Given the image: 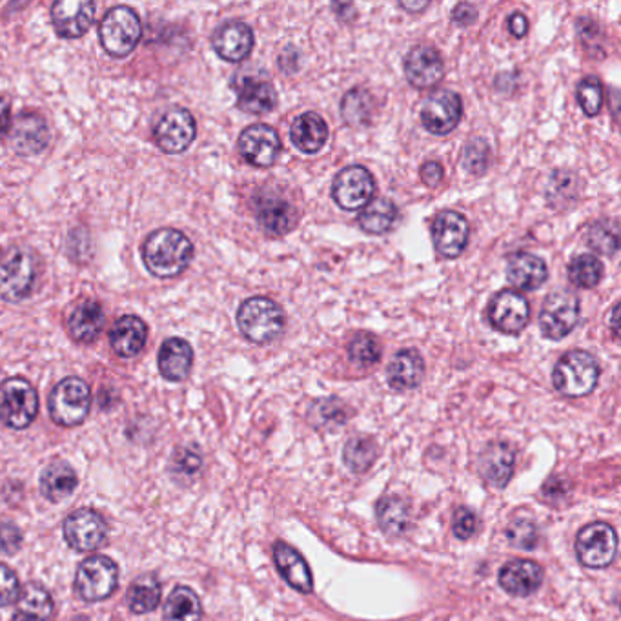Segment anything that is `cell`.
<instances>
[{"label": "cell", "mask_w": 621, "mask_h": 621, "mask_svg": "<svg viewBox=\"0 0 621 621\" xmlns=\"http://www.w3.org/2000/svg\"><path fill=\"white\" fill-rule=\"evenodd\" d=\"M194 257L192 241L179 230L163 228L153 232L144 241V265L150 274L161 279H172L183 274Z\"/></svg>", "instance_id": "1"}, {"label": "cell", "mask_w": 621, "mask_h": 621, "mask_svg": "<svg viewBox=\"0 0 621 621\" xmlns=\"http://www.w3.org/2000/svg\"><path fill=\"white\" fill-rule=\"evenodd\" d=\"M237 325L248 341L266 345L283 334L285 310L268 297H250L237 310Z\"/></svg>", "instance_id": "2"}, {"label": "cell", "mask_w": 621, "mask_h": 621, "mask_svg": "<svg viewBox=\"0 0 621 621\" xmlns=\"http://www.w3.org/2000/svg\"><path fill=\"white\" fill-rule=\"evenodd\" d=\"M598 379H600L598 361L585 350L567 352L552 372L554 387L567 398L589 396L598 385Z\"/></svg>", "instance_id": "3"}, {"label": "cell", "mask_w": 621, "mask_h": 621, "mask_svg": "<svg viewBox=\"0 0 621 621\" xmlns=\"http://www.w3.org/2000/svg\"><path fill=\"white\" fill-rule=\"evenodd\" d=\"M37 281V259L26 248H11L0 257V297L21 303L31 296Z\"/></svg>", "instance_id": "4"}, {"label": "cell", "mask_w": 621, "mask_h": 621, "mask_svg": "<svg viewBox=\"0 0 621 621\" xmlns=\"http://www.w3.org/2000/svg\"><path fill=\"white\" fill-rule=\"evenodd\" d=\"M143 24L139 15L128 6H115L104 15L99 26V37L104 50L123 59L130 55L141 41Z\"/></svg>", "instance_id": "5"}, {"label": "cell", "mask_w": 621, "mask_h": 621, "mask_svg": "<svg viewBox=\"0 0 621 621\" xmlns=\"http://www.w3.org/2000/svg\"><path fill=\"white\" fill-rule=\"evenodd\" d=\"M92 392L79 377H66L50 396V416L61 427H77L88 416Z\"/></svg>", "instance_id": "6"}, {"label": "cell", "mask_w": 621, "mask_h": 621, "mask_svg": "<svg viewBox=\"0 0 621 621\" xmlns=\"http://www.w3.org/2000/svg\"><path fill=\"white\" fill-rule=\"evenodd\" d=\"M39 412V396L22 377H10L0 385V419L15 430L30 427Z\"/></svg>", "instance_id": "7"}, {"label": "cell", "mask_w": 621, "mask_h": 621, "mask_svg": "<svg viewBox=\"0 0 621 621\" xmlns=\"http://www.w3.org/2000/svg\"><path fill=\"white\" fill-rule=\"evenodd\" d=\"M119 585V569L106 556H90L82 561L75 574V591L82 600L102 601L110 598Z\"/></svg>", "instance_id": "8"}, {"label": "cell", "mask_w": 621, "mask_h": 621, "mask_svg": "<svg viewBox=\"0 0 621 621\" xmlns=\"http://www.w3.org/2000/svg\"><path fill=\"white\" fill-rule=\"evenodd\" d=\"M580 314V299L576 294L569 290L552 292L541 308V334L552 341H560L576 328Z\"/></svg>", "instance_id": "9"}, {"label": "cell", "mask_w": 621, "mask_h": 621, "mask_svg": "<svg viewBox=\"0 0 621 621\" xmlns=\"http://www.w3.org/2000/svg\"><path fill=\"white\" fill-rule=\"evenodd\" d=\"M618 552V536L609 523L596 521L578 532L576 556L589 569H603L611 565Z\"/></svg>", "instance_id": "10"}, {"label": "cell", "mask_w": 621, "mask_h": 621, "mask_svg": "<svg viewBox=\"0 0 621 621\" xmlns=\"http://www.w3.org/2000/svg\"><path fill=\"white\" fill-rule=\"evenodd\" d=\"M376 192V181L365 166L352 164L341 170L332 184V197L339 208L354 212L365 208Z\"/></svg>", "instance_id": "11"}, {"label": "cell", "mask_w": 621, "mask_h": 621, "mask_svg": "<svg viewBox=\"0 0 621 621\" xmlns=\"http://www.w3.org/2000/svg\"><path fill=\"white\" fill-rule=\"evenodd\" d=\"M463 117V102L458 93L439 88L427 97L421 108V123L432 135H448L458 128Z\"/></svg>", "instance_id": "12"}, {"label": "cell", "mask_w": 621, "mask_h": 621, "mask_svg": "<svg viewBox=\"0 0 621 621\" xmlns=\"http://www.w3.org/2000/svg\"><path fill=\"white\" fill-rule=\"evenodd\" d=\"M530 305L516 290H501L490 299L489 321L494 330L505 336H518L529 325Z\"/></svg>", "instance_id": "13"}, {"label": "cell", "mask_w": 621, "mask_h": 621, "mask_svg": "<svg viewBox=\"0 0 621 621\" xmlns=\"http://www.w3.org/2000/svg\"><path fill=\"white\" fill-rule=\"evenodd\" d=\"M64 540L77 552H90V550L99 549L106 534H108V525L99 512L92 509H79L72 512L64 525Z\"/></svg>", "instance_id": "14"}, {"label": "cell", "mask_w": 621, "mask_h": 621, "mask_svg": "<svg viewBox=\"0 0 621 621\" xmlns=\"http://www.w3.org/2000/svg\"><path fill=\"white\" fill-rule=\"evenodd\" d=\"M155 141L166 153H183L192 146L197 135L194 115L184 108H172L155 124Z\"/></svg>", "instance_id": "15"}, {"label": "cell", "mask_w": 621, "mask_h": 621, "mask_svg": "<svg viewBox=\"0 0 621 621\" xmlns=\"http://www.w3.org/2000/svg\"><path fill=\"white\" fill-rule=\"evenodd\" d=\"M239 153L246 163L257 168H268L281 152V139L268 124H252L239 137Z\"/></svg>", "instance_id": "16"}, {"label": "cell", "mask_w": 621, "mask_h": 621, "mask_svg": "<svg viewBox=\"0 0 621 621\" xmlns=\"http://www.w3.org/2000/svg\"><path fill=\"white\" fill-rule=\"evenodd\" d=\"M470 226L465 215L447 210L432 223V241L439 254L447 259H456L463 254L469 243Z\"/></svg>", "instance_id": "17"}, {"label": "cell", "mask_w": 621, "mask_h": 621, "mask_svg": "<svg viewBox=\"0 0 621 621\" xmlns=\"http://www.w3.org/2000/svg\"><path fill=\"white\" fill-rule=\"evenodd\" d=\"M405 75L407 81L418 90L436 86L445 75V62L441 53L427 44L414 46L405 57Z\"/></svg>", "instance_id": "18"}, {"label": "cell", "mask_w": 621, "mask_h": 621, "mask_svg": "<svg viewBox=\"0 0 621 621\" xmlns=\"http://www.w3.org/2000/svg\"><path fill=\"white\" fill-rule=\"evenodd\" d=\"M95 4L88 0H59L51 8V21L62 39H79L92 26Z\"/></svg>", "instance_id": "19"}, {"label": "cell", "mask_w": 621, "mask_h": 621, "mask_svg": "<svg viewBox=\"0 0 621 621\" xmlns=\"http://www.w3.org/2000/svg\"><path fill=\"white\" fill-rule=\"evenodd\" d=\"M10 141L13 150L19 155H37L50 141L48 124L37 113H22L17 121L11 124Z\"/></svg>", "instance_id": "20"}, {"label": "cell", "mask_w": 621, "mask_h": 621, "mask_svg": "<svg viewBox=\"0 0 621 621\" xmlns=\"http://www.w3.org/2000/svg\"><path fill=\"white\" fill-rule=\"evenodd\" d=\"M516 467V452L507 443H490L478 459V470L494 489H505Z\"/></svg>", "instance_id": "21"}, {"label": "cell", "mask_w": 621, "mask_h": 621, "mask_svg": "<svg viewBox=\"0 0 621 621\" xmlns=\"http://www.w3.org/2000/svg\"><path fill=\"white\" fill-rule=\"evenodd\" d=\"M214 50L228 62L245 61L254 50V31L245 22H226L215 31Z\"/></svg>", "instance_id": "22"}, {"label": "cell", "mask_w": 621, "mask_h": 621, "mask_svg": "<svg viewBox=\"0 0 621 621\" xmlns=\"http://www.w3.org/2000/svg\"><path fill=\"white\" fill-rule=\"evenodd\" d=\"M255 215L261 228L272 235L288 234L297 224L296 208L277 195H261L255 203Z\"/></svg>", "instance_id": "23"}, {"label": "cell", "mask_w": 621, "mask_h": 621, "mask_svg": "<svg viewBox=\"0 0 621 621\" xmlns=\"http://www.w3.org/2000/svg\"><path fill=\"white\" fill-rule=\"evenodd\" d=\"M543 583V569L530 560L509 561L499 571V585L512 596H530L538 591Z\"/></svg>", "instance_id": "24"}, {"label": "cell", "mask_w": 621, "mask_h": 621, "mask_svg": "<svg viewBox=\"0 0 621 621\" xmlns=\"http://www.w3.org/2000/svg\"><path fill=\"white\" fill-rule=\"evenodd\" d=\"M274 560L277 571L285 578L290 587L303 594H310L314 589L312 572L305 558L294 547L286 545L283 541H277L274 545Z\"/></svg>", "instance_id": "25"}, {"label": "cell", "mask_w": 621, "mask_h": 621, "mask_svg": "<svg viewBox=\"0 0 621 621\" xmlns=\"http://www.w3.org/2000/svg\"><path fill=\"white\" fill-rule=\"evenodd\" d=\"M423 377H425V361L414 348L399 350L388 365V385L398 392L418 388Z\"/></svg>", "instance_id": "26"}, {"label": "cell", "mask_w": 621, "mask_h": 621, "mask_svg": "<svg viewBox=\"0 0 621 621\" xmlns=\"http://www.w3.org/2000/svg\"><path fill=\"white\" fill-rule=\"evenodd\" d=\"M507 279L510 285L518 286L520 290H538L547 283L549 268L538 255L520 252L509 259Z\"/></svg>", "instance_id": "27"}, {"label": "cell", "mask_w": 621, "mask_h": 621, "mask_svg": "<svg viewBox=\"0 0 621 621\" xmlns=\"http://www.w3.org/2000/svg\"><path fill=\"white\" fill-rule=\"evenodd\" d=\"M194 365V350L181 337H170L159 350V372L168 381H184Z\"/></svg>", "instance_id": "28"}, {"label": "cell", "mask_w": 621, "mask_h": 621, "mask_svg": "<svg viewBox=\"0 0 621 621\" xmlns=\"http://www.w3.org/2000/svg\"><path fill=\"white\" fill-rule=\"evenodd\" d=\"M237 106L250 115H266L277 106V92L272 82L257 79V77H243L237 86Z\"/></svg>", "instance_id": "29"}, {"label": "cell", "mask_w": 621, "mask_h": 621, "mask_svg": "<svg viewBox=\"0 0 621 621\" xmlns=\"http://www.w3.org/2000/svg\"><path fill=\"white\" fill-rule=\"evenodd\" d=\"M77 474L70 463L55 459L41 474V492L51 503H61L70 498L77 489Z\"/></svg>", "instance_id": "30"}, {"label": "cell", "mask_w": 621, "mask_h": 621, "mask_svg": "<svg viewBox=\"0 0 621 621\" xmlns=\"http://www.w3.org/2000/svg\"><path fill=\"white\" fill-rule=\"evenodd\" d=\"M148 339V328L137 316H124L113 326L110 343L115 354L121 357H135L141 354Z\"/></svg>", "instance_id": "31"}, {"label": "cell", "mask_w": 621, "mask_h": 621, "mask_svg": "<svg viewBox=\"0 0 621 621\" xmlns=\"http://www.w3.org/2000/svg\"><path fill=\"white\" fill-rule=\"evenodd\" d=\"M290 139L299 152L317 153L326 144L328 126L319 113L299 115L290 128Z\"/></svg>", "instance_id": "32"}, {"label": "cell", "mask_w": 621, "mask_h": 621, "mask_svg": "<svg viewBox=\"0 0 621 621\" xmlns=\"http://www.w3.org/2000/svg\"><path fill=\"white\" fill-rule=\"evenodd\" d=\"M53 614V598L37 583H28L17 600L13 621H50Z\"/></svg>", "instance_id": "33"}, {"label": "cell", "mask_w": 621, "mask_h": 621, "mask_svg": "<svg viewBox=\"0 0 621 621\" xmlns=\"http://www.w3.org/2000/svg\"><path fill=\"white\" fill-rule=\"evenodd\" d=\"M398 206L392 199L377 197L363 208L359 214V226L370 235L388 234L398 223Z\"/></svg>", "instance_id": "34"}, {"label": "cell", "mask_w": 621, "mask_h": 621, "mask_svg": "<svg viewBox=\"0 0 621 621\" xmlns=\"http://www.w3.org/2000/svg\"><path fill=\"white\" fill-rule=\"evenodd\" d=\"M104 326V310L97 301H86L77 306L70 316L68 328L75 341L92 343L101 334Z\"/></svg>", "instance_id": "35"}, {"label": "cell", "mask_w": 621, "mask_h": 621, "mask_svg": "<svg viewBox=\"0 0 621 621\" xmlns=\"http://www.w3.org/2000/svg\"><path fill=\"white\" fill-rule=\"evenodd\" d=\"M163 612L166 621H201L203 605L190 587H175L164 601Z\"/></svg>", "instance_id": "36"}, {"label": "cell", "mask_w": 621, "mask_h": 621, "mask_svg": "<svg viewBox=\"0 0 621 621\" xmlns=\"http://www.w3.org/2000/svg\"><path fill=\"white\" fill-rule=\"evenodd\" d=\"M379 527L387 534L399 536L405 534L410 525V507L407 501L399 496H387L379 499L376 507Z\"/></svg>", "instance_id": "37"}, {"label": "cell", "mask_w": 621, "mask_h": 621, "mask_svg": "<svg viewBox=\"0 0 621 621\" xmlns=\"http://www.w3.org/2000/svg\"><path fill=\"white\" fill-rule=\"evenodd\" d=\"M126 600L133 614L155 611L161 603V583L155 576H141L130 585Z\"/></svg>", "instance_id": "38"}, {"label": "cell", "mask_w": 621, "mask_h": 621, "mask_svg": "<svg viewBox=\"0 0 621 621\" xmlns=\"http://www.w3.org/2000/svg\"><path fill=\"white\" fill-rule=\"evenodd\" d=\"M374 113V97L365 88H352L341 101V117L348 126H365Z\"/></svg>", "instance_id": "39"}, {"label": "cell", "mask_w": 621, "mask_h": 621, "mask_svg": "<svg viewBox=\"0 0 621 621\" xmlns=\"http://www.w3.org/2000/svg\"><path fill=\"white\" fill-rule=\"evenodd\" d=\"M603 274H605V268L596 255H578L572 259L571 265H569V279H571L572 285L585 288V290H591V288L600 285Z\"/></svg>", "instance_id": "40"}, {"label": "cell", "mask_w": 621, "mask_h": 621, "mask_svg": "<svg viewBox=\"0 0 621 621\" xmlns=\"http://www.w3.org/2000/svg\"><path fill=\"white\" fill-rule=\"evenodd\" d=\"M377 456L376 443L367 436H356L348 439L347 445L343 448V459L350 470L357 474L367 472Z\"/></svg>", "instance_id": "41"}, {"label": "cell", "mask_w": 621, "mask_h": 621, "mask_svg": "<svg viewBox=\"0 0 621 621\" xmlns=\"http://www.w3.org/2000/svg\"><path fill=\"white\" fill-rule=\"evenodd\" d=\"M587 245L601 255H614L620 248V228L612 219H601L592 224L587 234Z\"/></svg>", "instance_id": "42"}, {"label": "cell", "mask_w": 621, "mask_h": 621, "mask_svg": "<svg viewBox=\"0 0 621 621\" xmlns=\"http://www.w3.org/2000/svg\"><path fill=\"white\" fill-rule=\"evenodd\" d=\"M348 356L359 367H372L381 359V345L372 334L361 332L350 341Z\"/></svg>", "instance_id": "43"}, {"label": "cell", "mask_w": 621, "mask_h": 621, "mask_svg": "<svg viewBox=\"0 0 621 621\" xmlns=\"http://www.w3.org/2000/svg\"><path fill=\"white\" fill-rule=\"evenodd\" d=\"M463 166L472 175H483L489 170L490 146L483 139H472L463 150Z\"/></svg>", "instance_id": "44"}, {"label": "cell", "mask_w": 621, "mask_h": 621, "mask_svg": "<svg viewBox=\"0 0 621 621\" xmlns=\"http://www.w3.org/2000/svg\"><path fill=\"white\" fill-rule=\"evenodd\" d=\"M581 110L587 117H596L603 106V86L596 77H585L576 92Z\"/></svg>", "instance_id": "45"}, {"label": "cell", "mask_w": 621, "mask_h": 621, "mask_svg": "<svg viewBox=\"0 0 621 621\" xmlns=\"http://www.w3.org/2000/svg\"><path fill=\"white\" fill-rule=\"evenodd\" d=\"M507 538L518 549H534V545L538 541V529L532 521L520 518V520H514L510 523L509 529H507Z\"/></svg>", "instance_id": "46"}, {"label": "cell", "mask_w": 621, "mask_h": 621, "mask_svg": "<svg viewBox=\"0 0 621 621\" xmlns=\"http://www.w3.org/2000/svg\"><path fill=\"white\" fill-rule=\"evenodd\" d=\"M21 596V583L8 565L0 563V609L10 607Z\"/></svg>", "instance_id": "47"}, {"label": "cell", "mask_w": 621, "mask_h": 621, "mask_svg": "<svg viewBox=\"0 0 621 621\" xmlns=\"http://www.w3.org/2000/svg\"><path fill=\"white\" fill-rule=\"evenodd\" d=\"M203 465V459L201 454L194 450V448H179L174 454V461H172V467L179 476H195L199 469Z\"/></svg>", "instance_id": "48"}, {"label": "cell", "mask_w": 621, "mask_h": 621, "mask_svg": "<svg viewBox=\"0 0 621 621\" xmlns=\"http://www.w3.org/2000/svg\"><path fill=\"white\" fill-rule=\"evenodd\" d=\"M452 527H454L456 538H459V540H470L476 534V530H478V518H476V514L472 510L461 507L454 514V525Z\"/></svg>", "instance_id": "49"}, {"label": "cell", "mask_w": 621, "mask_h": 621, "mask_svg": "<svg viewBox=\"0 0 621 621\" xmlns=\"http://www.w3.org/2000/svg\"><path fill=\"white\" fill-rule=\"evenodd\" d=\"M22 534L13 523H0V552L15 554L21 549Z\"/></svg>", "instance_id": "50"}, {"label": "cell", "mask_w": 621, "mask_h": 621, "mask_svg": "<svg viewBox=\"0 0 621 621\" xmlns=\"http://www.w3.org/2000/svg\"><path fill=\"white\" fill-rule=\"evenodd\" d=\"M314 410L317 412V416H323V421H325L326 425L330 423H336V425H341L347 416H345V410L343 407L337 403V399H321L319 403H317V408L314 407Z\"/></svg>", "instance_id": "51"}, {"label": "cell", "mask_w": 621, "mask_h": 621, "mask_svg": "<svg viewBox=\"0 0 621 621\" xmlns=\"http://www.w3.org/2000/svg\"><path fill=\"white\" fill-rule=\"evenodd\" d=\"M445 170L438 161H428L421 166V181L427 184L428 188H436L443 181Z\"/></svg>", "instance_id": "52"}, {"label": "cell", "mask_w": 621, "mask_h": 621, "mask_svg": "<svg viewBox=\"0 0 621 621\" xmlns=\"http://www.w3.org/2000/svg\"><path fill=\"white\" fill-rule=\"evenodd\" d=\"M476 19H478V10H476V6H472L469 2H461L452 11V21L456 22L458 26H463V28L474 24Z\"/></svg>", "instance_id": "53"}, {"label": "cell", "mask_w": 621, "mask_h": 621, "mask_svg": "<svg viewBox=\"0 0 621 621\" xmlns=\"http://www.w3.org/2000/svg\"><path fill=\"white\" fill-rule=\"evenodd\" d=\"M509 31L516 39H523L529 33V19L520 11L512 13L509 19Z\"/></svg>", "instance_id": "54"}, {"label": "cell", "mask_w": 621, "mask_h": 621, "mask_svg": "<svg viewBox=\"0 0 621 621\" xmlns=\"http://www.w3.org/2000/svg\"><path fill=\"white\" fill-rule=\"evenodd\" d=\"M10 128H11L10 102L0 97V137L10 132Z\"/></svg>", "instance_id": "55"}, {"label": "cell", "mask_w": 621, "mask_h": 621, "mask_svg": "<svg viewBox=\"0 0 621 621\" xmlns=\"http://www.w3.org/2000/svg\"><path fill=\"white\" fill-rule=\"evenodd\" d=\"M399 6L405 11H410V13H419V11L427 10L428 2H408V0H403V2H399Z\"/></svg>", "instance_id": "56"}, {"label": "cell", "mask_w": 621, "mask_h": 621, "mask_svg": "<svg viewBox=\"0 0 621 621\" xmlns=\"http://www.w3.org/2000/svg\"><path fill=\"white\" fill-rule=\"evenodd\" d=\"M618 305L612 308V328H614V337H618Z\"/></svg>", "instance_id": "57"}, {"label": "cell", "mask_w": 621, "mask_h": 621, "mask_svg": "<svg viewBox=\"0 0 621 621\" xmlns=\"http://www.w3.org/2000/svg\"><path fill=\"white\" fill-rule=\"evenodd\" d=\"M72 621H90L86 616H77V618H73Z\"/></svg>", "instance_id": "58"}]
</instances>
